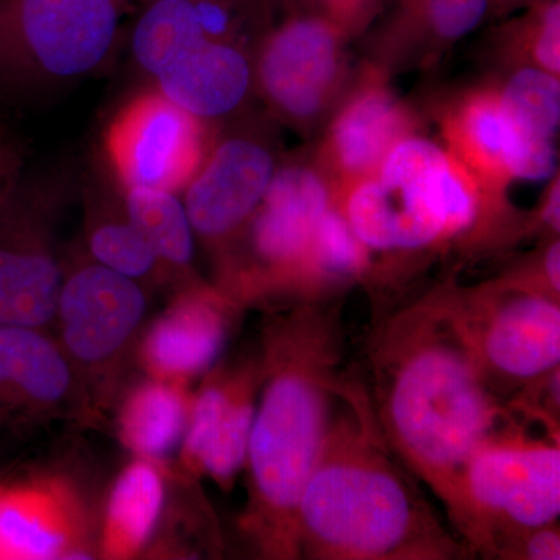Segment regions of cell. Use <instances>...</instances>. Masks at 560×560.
I'll list each match as a JSON object with an SVG mask.
<instances>
[{
    "label": "cell",
    "mask_w": 560,
    "mask_h": 560,
    "mask_svg": "<svg viewBox=\"0 0 560 560\" xmlns=\"http://www.w3.org/2000/svg\"><path fill=\"white\" fill-rule=\"evenodd\" d=\"M456 287L444 280L375 318L361 374L383 436L452 529L467 460L511 415L475 359Z\"/></svg>",
    "instance_id": "6da1fadb"
},
{
    "label": "cell",
    "mask_w": 560,
    "mask_h": 560,
    "mask_svg": "<svg viewBox=\"0 0 560 560\" xmlns=\"http://www.w3.org/2000/svg\"><path fill=\"white\" fill-rule=\"evenodd\" d=\"M300 558H471L383 436L360 372H341L334 415L296 514Z\"/></svg>",
    "instance_id": "7a4b0ae2"
},
{
    "label": "cell",
    "mask_w": 560,
    "mask_h": 560,
    "mask_svg": "<svg viewBox=\"0 0 560 560\" xmlns=\"http://www.w3.org/2000/svg\"><path fill=\"white\" fill-rule=\"evenodd\" d=\"M341 308V298L294 302L265 327L245 526L270 558L300 559L298 506L329 430L345 359Z\"/></svg>",
    "instance_id": "3957f363"
},
{
    "label": "cell",
    "mask_w": 560,
    "mask_h": 560,
    "mask_svg": "<svg viewBox=\"0 0 560 560\" xmlns=\"http://www.w3.org/2000/svg\"><path fill=\"white\" fill-rule=\"evenodd\" d=\"M337 202L370 250L371 289L438 254L482 256L525 238L526 213L489 197L451 151L420 132L399 140Z\"/></svg>",
    "instance_id": "277c9868"
},
{
    "label": "cell",
    "mask_w": 560,
    "mask_h": 560,
    "mask_svg": "<svg viewBox=\"0 0 560 560\" xmlns=\"http://www.w3.org/2000/svg\"><path fill=\"white\" fill-rule=\"evenodd\" d=\"M131 0H0V102L28 105L113 58Z\"/></svg>",
    "instance_id": "5b68a950"
},
{
    "label": "cell",
    "mask_w": 560,
    "mask_h": 560,
    "mask_svg": "<svg viewBox=\"0 0 560 560\" xmlns=\"http://www.w3.org/2000/svg\"><path fill=\"white\" fill-rule=\"evenodd\" d=\"M529 422L511 411L464 467L453 530L471 555L492 558L504 537L559 523L560 433Z\"/></svg>",
    "instance_id": "8992f818"
},
{
    "label": "cell",
    "mask_w": 560,
    "mask_h": 560,
    "mask_svg": "<svg viewBox=\"0 0 560 560\" xmlns=\"http://www.w3.org/2000/svg\"><path fill=\"white\" fill-rule=\"evenodd\" d=\"M337 198L312 147L283 154L259 208L220 254L232 289L285 293L296 301L316 226Z\"/></svg>",
    "instance_id": "52a82bcc"
},
{
    "label": "cell",
    "mask_w": 560,
    "mask_h": 560,
    "mask_svg": "<svg viewBox=\"0 0 560 560\" xmlns=\"http://www.w3.org/2000/svg\"><path fill=\"white\" fill-rule=\"evenodd\" d=\"M352 39L324 18L287 11L254 51V88L279 125L316 138L355 77Z\"/></svg>",
    "instance_id": "ba28073f"
},
{
    "label": "cell",
    "mask_w": 560,
    "mask_h": 560,
    "mask_svg": "<svg viewBox=\"0 0 560 560\" xmlns=\"http://www.w3.org/2000/svg\"><path fill=\"white\" fill-rule=\"evenodd\" d=\"M464 330L492 389L504 400L559 370L560 300L490 279L456 287Z\"/></svg>",
    "instance_id": "9c48e42d"
},
{
    "label": "cell",
    "mask_w": 560,
    "mask_h": 560,
    "mask_svg": "<svg viewBox=\"0 0 560 560\" xmlns=\"http://www.w3.org/2000/svg\"><path fill=\"white\" fill-rule=\"evenodd\" d=\"M278 121L254 106L219 125L197 175L183 190L195 235L223 253L259 208L283 158Z\"/></svg>",
    "instance_id": "30bf717a"
},
{
    "label": "cell",
    "mask_w": 560,
    "mask_h": 560,
    "mask_svg": "<svg viewBox=\"0 0 560 560\" xmlns=\"http://www.w3.org/2000/svg\"><path fill=\"white\" fill-rule=\"evenodd\" d=\"M69 180L65 171L25 168L0 200V326L40 329L57 315L62 272L50 231Z\"/></svg>",
    "instance_id": "8fae6325"
},
{
    "label": "cell",
    "mask_w": 560,
    "mask_h": 560,
    "mask_svg": "<svg viewBox=\"0 0 560 560\" xmlns=\"http://www.w3.org/2000/svg\"><path fill=\"white\" fill-rule=\"evenodd\" d=\"M217 130L219 125L187 113L153 84L128 98L103 130V171L120 190L183 194Z\"/></svg>",
    "instance_id": "7c38bea8"
},
{
    "label": "cell",
    "mask_w": 560,
    "mask_h": 560,
    "mask_svg": "<svg viewBox=\"0 0 560 560\" xmlns=\"http://www.w3.org/2000/svg\"><path fill=\"white\" fill-rule=\"evenodd\" d=\"M433 117L445 149L489 197L506 200L515 180L551 178L558 172L552 140L523 130L488 79L438 98Z\"/></svg>",
    "instance_id": "4fadbf2b"
},
{
    "label": "cell",
    "mask_w": 560,
    "mask_h": 560,
    "mask_svg": "<svg viewBox=\"0 0 560 560\" xmlns=\"http://www.w3.org/2000/svg\"><path fill=\"white\" fill-rule=\"evenodd\" d=\"M422 127V114L393 90L389 77L361 60L312 151L340 195L377 171L399 140Z\"/></svg>",
    "instance_id": "5bb4252c"
},
{
    "label": "cell",
    "mask_w": 560,
    "mask_h": 560,
    "mask_svg": "<svg viewBox=\"0 0 560 560\" xmlns=\"http://www.w3.org/2000/svg\"><path fill=\"white\" fill-rule=\"evenodd\" d=\"M131 31V54L147 75L210 40L256 51L275 22L276 0H147Z\"/></svg>",
    "instance_id": "9a60e30c"
},
{
    "label": "cell",
    "mask_w": 560,
    "mask_h": 560,
    "mask_svg": "<svg viewBox=\"0 0 560 560\" xmlns=\"http://www.w3.org/2000/svg\"><path fill=\"white\" fill-rule=\"evenodd\" d=\"M145 307L138 280L88 261L62 278L57 304L62 341L75 359L101 363L135 334Z\"/></svg>",
    "instance_id": "2e32d148"
},
{
    "label": "cell",
    "mask_w": 560,
    "mask_h": 560,
    "mask_svg": "<svg viewBox=\"0 0 560 560\" xmlns=\"http://www.w3.org/2000/svg\"><path fill=\"white\" fill-rule=\"evenodd\" d=\"M489 18V0H388L361 36L363 61L393 79L429 68Z\"/></svg>",
    "instance_id": "e0dca14e"
},
{
    "label": "cell",
    "mask_w": 560,
    "mask_h": 560,
    "mask_svg": "<svg viewBox=\"0 0 560 560\" xmlns=\"http://www.w3.org/2000/svg\"><path fill=\"white\" fill-rule=\"evenodd\" d=\"M151 80L165 97L213 125L250 108L256 98L254 54L237 44H201L173 58Z\"/></svg>",
    "instance_id": "ac0fdd59"
},
{
    "label": "cell",
    "mask_w": 560,
    "mask_h": 560,
    "mask_svg": "<svg viewBox=\"0 0 560 560\" xmlns=\"http://www.w3.org/2000/svg\"><path fill=\"white\" fill-rule=\"evenodd\" d=\"M261 364L232 377L217 378L190 405L184 455L219 482H230L246 464Z\"/></svg>",
    "instance_id": "d6986e66"
},
{
    "label": "cell",
    "mask_w": 560,
    "mask_h": 560,
    "mask_svg": "<svg viewBox=\"0 0 560 560\" xmlns=\"http://www.w3.org/2000/svg\"><path fill=\"white\" fill-rule=\"evenodd\" d=\"M228 301L212 291H195L153 324L143 357L164 381H184L210 370L230 334Z\"/></svg>",
    "instance_id": "ffe728a7"
},
{
    "label": "cell",
    "mask_w": 560,
    "mask_h": 560,
    "mask_svg": "<svg viewBox=\"0 0 560 560\" xmlns=\"http://www.w3.org/2000/svg\"><path fill=\"white\" fill-rule=\"evenodd\" d=\"M70 371L57 346L39 329L0 326V420L60 401Z\"/></svg>",
    "instance_id": "44dd1931"
},
{
    "label": "cell",
    "mask_w": 560,
    "mask_h": 560,
    "mask_svg": "<svg viewBox=\"0 0 560 560\" xmlns=\"http://www.w3.org/2000/svg\"><path fill=\"white\" fill-rule=\"evenodd\" d=\"M371 275L370 250L353 234L335 201L316 226L296 302L337 300L359 283L368 287Z\"/></svg>",
    "instance_id": "7402d4cb"
},
{
    "label": "cell",
    "mask_w": 560,
    "mask_h": 560,
    "mask_svg": "<svg viewBox=\"0 0 560 560\" xmlns=\"http://www.w3.org/2000/svg\"><path fill=\"white\" fill-rule=\"evenodd\" d=\"M190 405L172 381H153L131 394L120 418L121 440L145 459H165L186 434Z\"/></svg>",
    "instance_id": "603a6c76"
},
{
    "label": "cell",
    "mask_w": 560,
    "mask_h": 560,
    "mask_svg": "<svg viewBox=\"0 0 560 560\" xmlns=\"http://www.w3.org/2000/svg\"><path fill=\"white\" fill-rule=\"evenodd\" d=\"M164 499V481L149 460H138L121 471L106 508L105 540L109 555H135L150 540L160 522Z\"/></svg>",
    "instance_id": "cb8c5ba5"
},
{
    "label": "cell",
    "mask_w": 560,
    "mask_h": 560,
    "mask_svg": "<svg viewBox=\"0 0 560 560\" xmlns=\"http://www.w3.org/2000/svg\"><path fill=\"white\" fill-rule=\"evenodd\" d=\"M522 11L486 40L489 72L536 68L560 77V0Z\"/></svg>",
    "instance_id": "d4e9b609"
},
{
    "label": "cell",
    "mask_w": 560,
    "mask_h": 560,
    "mask_svg": "<svg viewBox=\"0 0 560 560\" xmlns=\"http://www.w3.org/2000/svg\"><path fill=\"white\" fill-rule=\"evenodd\" d=\"M120 194L128 219L149 242L160 264L187 270L194 259L195 232L180 194L160 189Z\"/></svg>",
    "instance_id": "484cf974"
},
{
    "label": "cell",
    "mask_w": 560,
    "mask_h": 560,
    "mask_svg": "<svg viewBox=\"0 0 560 560\" xmlns=\"http://www.w3.org/2000/svg\"><path fill=\"white\" fill-rule=\"evenodd\" d=\"M68 537L46 500L25 489H0V559L44 560L65 555Z\"/></svg>",
    "instance_id": "4316f807"
},
{
    "label": "cell",
    "mask_w": 560,
    "mask_h": 560,
    "mask_svg": "<svg viewBox=\"0 0 560 560\" xmlns=\"http://www.w3.org/2000/svg\"><path fill=\"white\" fill-rule=\"evenodd\" d=\"M486 79L523 130L555 140L560 124V77L536 68H515L489 72Z\"/></svg>",
    "instance_id": "83f0119b"
},
{
    "label": "cell",
    "mask_w": 560,
    "mask_h": 560,
    "mask_svg": "<svg viewBox=\"0 0 560 560\" xmlns=\"http://www.w3.org/2000/svg\"><path fill=\"white\" fill-rule=\"evenodd\" d=\"M88 248L92 260L138 282L161 267L149 242L128 219L125 206L119 215H101L91 224Z\"/></svg>",
    "instance_id": "f1b7e54d"
},
{
    "label": "cell",
    "mask_w": 560,
    "mask_h": 560,
    "mask_svg": "<svg viewBox=\"0 0 560 560\" xmlns=\"http://www.w3.org/2000/svg\"><path fill=\"white\" fill-rule=\"evenodd\" d=\"M388 0H276L278 10L302 11L324 18L341 28L350 39L364 35L381 16Z\"/></svg>",
    "instance_id": "f546056e"
},
{
    "label": "cell",
    "mask_w": 560,
    "mask_h": 560,
    "mask_svg": "<svg viewBox=\"0 0 560 560\" xmlns=\"http://www.w3.org/2000/svg\"><path fill=\"white\" fill-rule=\"evenodd\" d=\"M501 282L521 289L540 291L560 300V241L559 237L540 242L539 248L512 264L497 276Z\"/></svg>",
    "instance_id": "4dcf8cb0"
},
{
    "label": "cell",
    "mask_w": 560,
    "mask_h": 560,
    "mask_svg": "<svg viewBox=\"0 0 560 560\" xmlns=\"http://www.w3.org/2000/svg\"><path fill=\"white\" fill-rule=\"evenodd\" d=\"M492 558L506 560H559V523L504 537L493 548Z\"/></svg>",
    "instance_id": "1f68e13d"
},
{
    "label": "cell",
    "mask_w": 560,
    "mask_h": 560,
    "mask_svg": "<svg viewBox=\"0 0 560 560\" xmlns=\"http://www.w3.org/2000/svg\"><path fill=\"white\" fill-rule=\"evenodd\" d=\"M560 234V176L556 172L541 195L539 205L526 213V237L540 242L551 241Z\"/></svg>",
    "instance_id": "d6a6232c"
},
{
    "label": "cell",
    "mask_w": 560,
    "mask_h": 560,
    "mask_svg": "<svg viewBox=\"0 0 560 560\" xmlns=\"http://www.w3.org/2000/svg\"><path fill=\"white\" fill-rule=\"evenodd\" d=\"M27 168V153L16 132L0 121V200L22 172Z\"/></svg>",
    "instance_id": "836d02e7"
},
{
    "label": "cell",
    "mask_w": 560,
    "mask_h": 560,
    "mask_svg": "<svg viewBox=\"0 0 560 560\" xmlns=\"http://www.w3.org/2000/svg\"><path fill=\"white\" fill-rule=\"evenodd\" d=\"M544 2H550V0H489V16H510L515 11L526 10Z\"/></svg>",
    "instance_id": "e575fe53"
},
{
    "label": "cell",
    "mask_w": 560,
    "mask_h": 560,
    "mask_svg": "<svg viewBox=\"0 0 560 560\" xmlns=\"http://www.w3.org/2000/svg\"><path fill=\"white\" fill-rule=\"evenodd\" d=\"M131 2H138L140 5H142L143 2H147V0H131Z\"/></svg>",
    "instance_id": "d590c367"
}]
</instances>
